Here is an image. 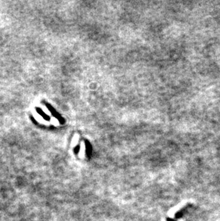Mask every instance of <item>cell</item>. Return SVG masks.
<instances>
[{
  "mask_svg": "<svg viewBox=\"0 0 220 221\" xmlns=\"http://www.w3.org/2000/svg\"><path fill=\"white\" fill-rule=\"evenodd\" d=\"M44 104H45V105H46L47 108L48 109H49V110L50 112H51V114H52V115H54V116L55 117V118H57V119L59 120V123H60L61 124H63V123H64V119H63V118H61V117L60 116V115H59V114H58L57 113H56V111H55V110H54V108H53L52 107H51V105H49V104L47 103V102H45Z\"/></svg>",
  "mask_w": 220,
  "mask_h": 221,
  "instance_id": "cell-1",
  "label": "cell"
},
{
  "mask_svg": "<svg viewBox=\"0 0 220 221\" xmlns=\"http://www.w3.org/2000/svg\"><path fill=\"white\" fill-rule=\"evenodd\" d=\"M167 221H172V220H171L170 219H167Z\"/></svg>",
  "mask_w": 220,
  "mask_h": 221,
  "instance_id": "cell-3",
  "label": "cell"
},
{
  "mask_svg": "<svg viewBox=\"0 0 220 221\" xmlns=\"http://www.w3.org/2000/svg\"><path fill=\"white\" fill-rule=\"evenodd\" d=\"M35 109H36V111L37 112V113H38L39 114H40V115H41V116L44 119H45L46 120H49V116H48V115H47L46 114L44 113V112L43 110H42V109H40V108H35Z\"/></svg>",
  "mask_w": 220,
  "mask_h": 221,
  "instance_id": "cell-2",
  "label": "cell"
}]
</instances>
